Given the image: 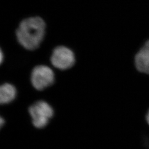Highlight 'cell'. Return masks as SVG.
<instances>
[{
    "label": "cell",
    "mask_w": 149,
    "mask_h": 149,
    "mask_svg": "<svg viewBox=\"0 0 149 149\" xmlns=\"http://www.w3.org/2000/svg\"><path fill=\"white\" fill-rule=\"evenodd\" d=\"M54 66L61 70L70 69L75 63L74 52L68 47L59 46L54 49L50 58Z\"/></svg>",
    "instance_id": "cell-4"
},
{
    "label": "cell",
    "mask_w": 149,
    "mask_h": 149,
    "mask_svg": "<svg viewBox=\"0 0 149 149\" xmlns=\"http://www.w3.org/2000/svg\"><path fill=\"white\" fill-rule=\"evenodd\" d=\"M45 28V22L39 17H29L23 20L16 31L18 42L27 50L36 49L43 40Z\"/></svg>",
    "instance_id": "cell-1"
},
{
    "label": "cell",
    "mask_w": 149,
    "mask_h": 149,
    "mask_svg": "<svg viewBox=\"0 0 149 149\" xmlns=\"http://www.w3.org/2000/svg\"><path fill=\"white\" fill-rule=\"evenodd\" d=\"M4 122H5V120H3V119L2 118H1V127L4 124Z\"/></svg>",
    "instance_id": "cell-7"
},
{
    "label": "cell",
    "mask_w": 149,
    "mask_h": 149,
    "mask_svg": "<svg viewBox=\"0 0 149 149\" xmlns=\"http://www.w3.org/2000/svg\"><path fill=\"white\" fill-rule=\"evenodd\" d=\"M135 64L139 71L149 74V40L136 54Z\"/></svg>",
    "instance_id": "cell-5"
},
{
    "label": "cell",
    "mask_w": 149,
    "mask_h": 149,
    "mask_svg": "<svg viewBox=\"0 0 149 149\" xmlns=\"http://www.w3.org/2000/svg\"><path fill=\"white\" fill-rule=\"evenodd\" d=\"M29 113L33 125L37 128L45 127L53 116V108L44 101L36 102L29 108Z\"/></svg>",
    "instance_id": "cell-2"
},
{
    "label": "cell",
    "mask_w": 149,
    "mask_h": 149,
    "mask_svg": "<svg viewBox=\"0 0 149 149\" xmlns=\"http://www.w3.org/2000/svg\"><path fill=\"white\" fill-rule=\"evenodd\" d=\"M31 82L38 91H42L52 85L55 81L53 71L46 65H38L32 71Z\"/></svg>",
    "instance_id": "cell-3"
},
{
    "label": "cell",
    "mask_w": 149,
    "mask_h": 149,
    "mask_svg": "<svg viewBox=\"0 0 149 149\" xmlns=\"http://www.w3.org/2000/svg\"><path fill=\"white\" fill-rule=\"evenodd\" d=\"M17 90L12 84L5 83L0 87V102L1 104H7L13 101L16 98Z\"/></svg>",
    "instance_id": "cell-6"
},
{
    "label": "cell",
    "mask_w": 149,
    "mask_h": 149,
    "mask_svg": "<svg viewBox=\"0 0 149 149\" xmlns=\"http://www.w3.org/2000/svg\"><path fill=\"white\" fill-rule=\"evenodd\" d=\"M146 120H147V122L149 124V111L148 113V114H147V116H146Z\"/></svg>",
    "instance_id": "cell-8"
},
{
    "label": "cell",
    "mask_w": 149,
    "mask_h": 149,
    "mask_svg": "<svg viewBox=\"0 0 149 149\" xmlns=\"http://www.w3.org/2000/svg\"><path fill=\"white\" fill-rule=\"evenodd\" d=\"M3 61V53H2V52L1 51V62L2 63Z\"/></svg>",
    "instance_id": "cell-9"
}]
</instances>
